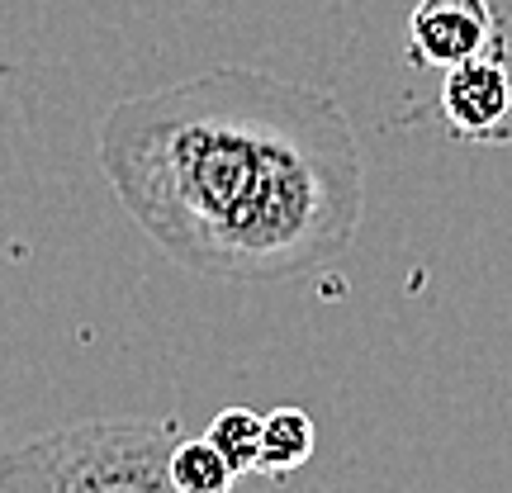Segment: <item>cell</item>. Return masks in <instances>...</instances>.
<instances>
[{
    "mask_svg": "<svg viewBox=\"0 0 512 493\" xmlns=\"http://www.w3.org/2000/svg\"><path fill=\"white\" fill-rule=\"evenodd\" d=\"M503 53L494 0H418L408 15V57L432 72H451L475 57Z\"/></svg>",
    "mask_w": 512,
    "mask_h": 493,
    "instance_id": "cell-3",
    "label": "cell"
},
{
    "mask_svg": "<svg viewBox=\"0 0 512 493\" xmlns=\"http://www.w3.org/2000/svg\"><path fill=\"white\" fill-rule=\"evenodd\" d=\"M171 422H72L0 456V493H176Z\"/></svg>",
    "mask_w": 512,
    "mask_h": 493,
    "instance_id": "cell-2",
    "label": "cell"
},
{
    "mask_svg": "<svg viewBox=\"0 0 512 493\" xmlns=\"http://www.w3.org/2000/svg\"><path fill=\"white\" fill-rule=\"evenodd\" d=\"M171 484L176 493H233L238 470L219 456V446L209 437H190L176 441L171 451Z\"/></svg>",
    "mask_w": 512,
    "mask_h": 493,
    "instance_id": "cell-6",
    "label": "cell"
},
{
    "mask_svg": "<svg viewBox=\"0 0 512 493\" xmlns=\"http://www.w3.org/2000/svg\"><path fill=\"white\" fill-rule=\"evenodd\" d=\"M261 427H266V418L252 413V408H223L219 418L209 422L204 437L219 446V456L242 479V475H256V465H261Z\"/></svg>",
    "mask_w": 512,
    "mask_h": 493,
    "instance_id": "cell-7",
    "label": "cell"
},
{
    "mask_svg": "<svg viewBox=\"0 0 512 493\" xmlns=\"http://www.w3.org/2000/svg\"><path fill=\"white\" fill-rule=\"evenodd\" d=\"M313 456V422L304 408H275L266 413V427H261V465L256 475H275L285 479L294 475L299 465H309Z\"/></svg>",
    "mask_w": 512,
    "mask_h": 493,
    "instance_id": "cell-5",
    "label": "cell"
},
{
    "mask_svg": "<svg viewBox=\"0 0 512 493\" xmlns=\"http://www.w3.org/2000/svg\"><path fill=\"white\" fill-rule=\"evenodd\" d=\"M128 219L209 280H290L342 256L366 214V157L318 86L214 67L119 100L95 133Z\"/></svg>",
    "mask_w": 512,
    "mask_h": 493,
    "instance_id": "cell-1",
    "label": "cell"
},
{
    "mask_svg": "<svg viewBox=\"0 0 512 493\" xmlns=\"http://www.w3.org/2000/svg\"><path fill=\"white\" fill-rule=\"evenodd\" d=\"M441 119L460 143L508 147L512 143V67L503 53L475 57L465 67L441 72Z\"/></svg>",
    "mask_w": 512,
    "mask_h": 493,
    "instance_id": "cell-4",
    "label": "cell"
}]
</instances>
